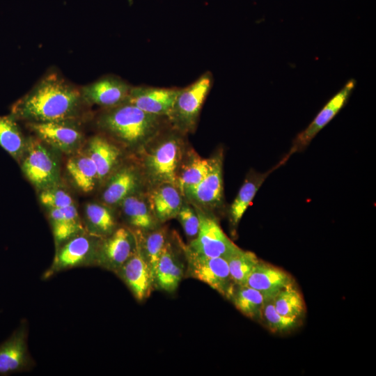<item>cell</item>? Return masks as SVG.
<instances>
[{"label": "cell", "mask_w": 376, "mask_h": 376, "mask_svg": "<svg viewBox=\"0 0 376 376\" xmlns=\"http://www.w3.org/2000/svg\"><path fill=\"white\" fill-rule=\"evenodd\" d=\"M39 198L49 209H61L74 204L70 195L58 185L41 191Z\"/></svg>", "instance_id": "34"}, {"label": "cell", "mask_w": 376, "mask_h": 376, "mask_svg": "<svg viewBox=\"0 0 376 376\" xmlns=\"http://www.w3.org/2000/svg\"><path fill=\"white\" fill-rule=\"evenodd\" d=\"M179 91L177 88L132 86L125 102L146 113L168 119Z\"/></svg>", "instance_id": "13"}, {"label": "cell", "mask_w": 376, "mask_h": 376, "mask_svg": "<svg viewBox=\"0 0 376 376\" xmlns=\"http://www.w3.org/2000/svg\"><path fill=\"white\" fill-rule=\"evenodd\" d=\"M82 101L79 89L52 72L13 104L11 115L29 123L74 120Z\"/></svg>", "instance_id": "1"}, {"label": "cell", "mask_w": 376, "mask_h": 376, "mask_svg": "<svg viewBox=\"0 0 376 376\" xmlns=\"http://www.w3.org/2000/svg\"><path fill=\"white\" fill-rule=\"evenodd\" d=\"M153 186L148 193V201L157 220L160 224L175 218L184 203L178 187L169 183Z\"/></svg>", "instance_id": "18"}, {"label": "cell", "mask_w": 376, "mask_h": 376, "mask_svg": "<svg viewBox=\"0 0 376 376\" xmlns=\"http://www.w3.org/2000/svg\"><path fill=\"white\" fill-rule=\"evenodd\" d=\"M86 153L95 165L100 182L111 174L120 156L119 148L101 136L90 139Z\"/></svg>", "instance_id": "23"}, {"label": "cell", "mask_w": 376, "mask_h": 376, "mask_svg": "<svg viewBox=\"0 0 376 376\" xmlns=\"http://www.w3.org/2000/svg\"><path fill=\"white\" fill-rule=\"evenodd\" d=\"M141 176L136 168L126 166L111 175L102 192V201L109 205H117L128 196L138 191Z\"/></svg>", "instance_id": "20"}, {"label": "cell", "mask_w": 376, "mask_h": 376, "mask_svg": "<svg viewBox=\"0 0 376 376\" xmlns=\"http://www.w3.org/2000/svg\"><path fill=\"white\" fill-rule=\"evenodd\" d=\"M49 210V219L57 248L75 235L85 232L74 204L61 209Z\"/></svg>", "instance_id": "22"}, {"label": "cell", "mask_w": 376, "mask_h": 376, "mask_svg": "<svg viewBox=\"0 0 376 376\" xmlns=\"http://www.w3.org/2000/svg\"><path fill=\"white\" fill-rule=\"evenodd\" d=\"M86 232L100 238L110 235L116 228L115 217L109 207L95 203L85 207Z\"/></svg>", "instance_id": "28"}, {"label": "cell", "mask_w": 376, "mask_h": 376, "mask_svg": "<svg viewBox=\"0 0 376 376\" xmlns=\"http://www.w3.org/2000/svg\"><path fill=\"white\" fill-rule=\"evenodd\" d=\"M66 169L75 185L84 192L93 191L100 182L95 165L87 153L71 157Z\"/></svg>", "instance_id": "26"}, {"label": "cell", "mask_w": 376, "mask_h": 376, "mask_svg": "<svg viewBox=\"0 0 376 376\" xmlns=\"http://www.w3.org/2000/svg\"><path fill=\"white\" fill-rule=\"evenodd\" d=\"M155 138L143 160V166L148 180L152 185L169 183L176 186L178 171L182 159L183 141L182 132L171 127V132ZM177 187V186H176Z\"/></svg>", "instance_id": "3"}, {"label": "cell", "mask_w": 376, "mask_h": 376, "mask_svg": "<svg viewBox=\"0 0 376 376\" xmlns=\"http://www.w3.org/2000/svg\"><path fill=\"white\" fill-rule=\"evenodd\" d=\"M139 301L147 299L154 289L151 270L138 246L134 254L114 272Z\"/></svg>", "instance_id": "15"}, {"label": "cell", "mask_w": 376, "mask_h": 376, "mask_svg": "<svg viewBox=\"0 0 376 376\" xmlns=\"http://www.w3.org/2000/svg\"><path fill=\"white\" fill-rule=\"evenodd\" d=\"M136 247L134 232L125 227L117 228L101 239L96 265L114 273L134 254Z\"/></svg>", "instance_id": "9"}, {"label": "cell", "mask_w": 376, "mask_h": 376, "mask_svg": "<svg viewBox=\"0 0 376 376\" xmlns=\"http://www.w3.org/2000/svg\"><path fill=\"white\" fill-rule=\"evenodd\" d=\"M169 120L125 102L107 108L98 118L99 127L130 147H143L152 141Z\"/></svg>", "instance_id": "2"}, {"label": "cell", "mask_w": 376, "mask_h": 376, "mask_svg": "<svg viewBox=\"0 0 376 376\" xmlns=\"http://www.w3.org/2000/svg\"><path fill=\"white\" fill-rule=\"evenodd\" d=\"M132 86L115 76L104 77L80 90L83 101L107 108L125 102Z\"/></svg>", "instance_id": "16"}, {"label": "cell", "mask_w": 376, "mask_h": 376, "mask_svg": "<svg viewBox=\"0 0 376 376\" xmlns=\"http://www.w3.org/2000/svg\"><path fill=\"white\" fill-rule=\"evenodd\" d=\"M101 239L85 231L60 245L51 266L43 274L42 279H47L66 269L96 265Z\"/></svg>", "instance_id": "6"}, {"label": "cell", "mask_w": 376, "mask_h": 376, "mask_svg": "<svg viewBox=\"0 0 376 376\" xmlns=\"http://www.w3.org/2000/svg\"><path fill=\"white\" fill-rule=\"evenodd\" d=\"M200 225L195 238L187 245L194 252L208 257L228 259L240 249L225 234L214 217L194 205Z\"/></svg>", "instance_id": "8"}, {"label": "cell", "mask_w": 376, "mask_h": 376, "mask_svg": "<svg viewBox=\"0 0 376 376\" xmlns=\"http://www.w3.org/2000/svg\"><path fill=\"white\" fill-rule=\"evenodd\" d=\"M176 218L179 220L187 236L195 238L199 230V218L194 207L183 203Z\"/></svg>", "instance_id": "35"}, {"label": "cell", "mask_w": 376, "mask_h": 376, "mask_svg": "<svg viewBox=\"0 0 376 376\" xmlns=\"http://www.w3.org/2000/svg\"><path fill=\"white\" fill-rule=\"evenodd\" d=\"M213 84V76L204 72L192 84L180 88L168 116L172 127L182 134L194 131L203 104Z\"/></svg>", "instance_id": "4"}, {"label": "cell", "mask_w": 376, "mask_h": 376, "mask_svg": "<svg viewBox=\"0 0 376 376\" xmlns=\"http://www.w3.org/2000/svg\"><path fill=\"white\" fill-rule=\"evenodd\" d=\"M274 170L272 169L263 173L249 172L230 207V220L233 226L239 224L257 191Z\"/></svg>", "instance_id": "25"}, {"label": "cell", "mask_w": 376, "mask_h": 376, "mask_svg": "<svg viewBox=\"0 0 376 376\" xmlns=\"http://www.w3.org/2000/svg\"><path fill=\"white\" fill-rule=\"evenodd\" d=\"M27 141L11 114L0 116V146L17 160L22 159Z\"/></svg>", "instance_id": "29"}, {"label": "cell", "mask_w": 376, "mask_h": 376, "mask_svg": "<svg viewBox=\"0 0 376 376\" xmlns=\"http://www.w3.org/2000/svg\"><path fill=\"white\" fill-rule=\"evenodd\" d=\"M272 300L280 314L298 320L304 317L306 311L305 304L295 283L280 290Z\"/></svg>", "instance_id": "31"}, {"label": "cell", "mask_w": 376, "mask_h": 376, "mask_svg": "<svg viewBox=\"0 0 376 376\" xmlns=\"http://www.w3.org/2000/svg\"><path fill=\"white\" fill-rule=\"evenodd\" d=\"M181 246L187 263L185 276L207 284L230 300L235 285L230 277L227 260L198 254L182 242Z\"/></svg>", "instance_id": "5"}, {"label": "cell", "mask_w": 376, "mask_h": 376, "mask_svg": "<svg viewBox=\"0 0 376 376\" xmlns=\"http://www.w3.org/2000/svg\"><path fill=\"white\" fill-rule=\"evenodd\" d=\"M210 166L211 158H203L193 150L187 152L177 174L176 186L183 196L203 180Z\"/></svg>", "instance_id": "24"}, {"label": "cell", "mask_w": 376, "mask_h": 376, "mask_svg": "<svg viewBox=\"0 0 376 376\" xmlns=\"http://www.w3.org/2000/svg\"><path fill=\"white\" fill-rule=\"evenodd\" d=\"M293 283L292 278L287 272L259 260L249 275L246 285L260 291L268 299L273 298L280 290Z\"/></svg>", "instance_id": "19"}, {"label": "cell", "mask_w": 376, "mask_h": 376, "mask_svg": "<svg viewBox=\"0 0 376 376\" xmlns=\"http://www.w3.org/2000/svg\"><path fill=\"white\" fill-rule=\"evenodd\" d=\"M272 299H268L265 301L260 320L274 333H285L297 328L299 325L301 320L288 318L280 314L276 310Z\"/></svg>", "instance_id": "33"}, {"label": "cell", "mask_w": 376, "mask_h": 376, "mask_svg": "<svg viewBox=\"0 0 376 376\" xmlns=\"http://www.w3.org/2000/svg\"><path fill=\"white\" fill-rule=\"evenodd\" d=\"M27 337L28 324L23 320L10 336L0 344V376L26 371L33 366Z\"/></svg>", "instance_id": "10"}, {"label": "cell", "mask_w": 376, "mask_h": 376, "mask_svg": "<svg viewBox=\"0 0 376 376\" xmlns=\"http://www.w3.org/2000/svg\"><path fill=\"white\" fill-rule=\"evenodd\" d=\"M185 266L178 250L167 240L159 256L153 278L154 289L174 292L185 274Z\"/></svg>", "instance_id": "17"}, {"label": "cell", "mask_w": 376, "mask_h": 376, "mask_svg": "<svg viewBox=\"0 0 376 376\" xmlns=\"http://www.w3.org/2000/svg\"><path fill=\"white\" fill-rule=\"evenodd\" d=\"M120 205L127 223L135 230L145 232L159 226L151 211L148 197L136 192L126 197Z\"/></svg>", "instance_id": "21"}, {"label": "cell", "mask_w": 376, "mask_h": 376, "mask_svg": "<svg viewBox=\"0 0 376 376\" xmlns=\"http://www.w3.org/2000/svg\"><path fill=\"white\" fill-rule=\"evenodd\" d=\"M236 308L245 316L260 320L265 296L260 291L246 285H236L230 299Z\"/></svg>", "instance_id": "30"}, {"label": "cell", "mask_w": 376, "mask_h": 376, "mask_svg": "<svg viewBox=\"0 0 376 376\" xmlns=\"http://www.w3.org/2000/svg\"><path fill=\"white\" fill-rule=\"evenodd\" d=\"M227 261L230 277L235 285H244L259 259L253 252L240 249L232 254Z\"/></svg>", "instance_id": "32"}, {"label": "cell", "mask_w": 376, "mask_h": 376, "mask_svg": "<svg viewBox=\"0 0 376 376\" xmlns=\"http://www.w3.org/2000/svg\"><path fill=\"white\" fill-rule=\"evenodd\" d=\"M137 243L140 251L148 263L152 274H154L162 251L167 242V232L165 228H158L149 230H135Z\"/></svg>", "instance_id": "27"}, {"label": "cell", "mask_w": 376, "mask_h": 376, "mask_svg": "<svg viewBox=\"0 0 376 376\" xmlns=\"http://www.w3.org/2000/svg\"><path fill=\"white\" fill-rule=\"evenodd\" d=\"M356 86V81L350 79L342 88L335 94L318 113L313 120L295 139L292 146L286 155L282 159L280 165L295 152L304 150L313 140L315 135L338 113L346 103L350 95Z\"/></svg>", "instance_id": "11"}, {"label": "cell", "mask_w": 376, "mask_h": 376, "mask_svg": "<svg viewBox=\"0 0 376 376\" xmlns=\"http://www.w3.org/2000/svg\"><path fill=\"white\" fill-rule=\"evenodd\" d=\"M29 127L41 141L65 153L75 152L83 140L82 133L73 120L30 123Z\"/></svg>", "instance_id": "14"}, {"label": "cell", "mask_w": 376, "mask_h": 376, "mask_svg": "<svg viewBox=\"0 0 376 376\" xmlns=\"http://www.w3.org/2000/svg\"><path fill=\"white\" fill-rule=\"evenodd\" d=\"M22 160L24 174L38 189L42 191L58 185V159L41 141L35 139L27 140Z\"/></svg>", "instance_id": "7"}, {"label": "cell", "mask_w": 376, "mask_h": 376, "mask_svg": "<svg viewBox=\"0 0 376 376\" xmlns=\"http://www.w3.org/2000/svg\"><path fill=\"white\" fill-rule=\"evenodd\" d=\"M223 159L219 153L211 158V166L203 180L185 194L200 208H214L222 202L224 195Z\"/></svg>", "instance_id": "12"}]
</instances>
